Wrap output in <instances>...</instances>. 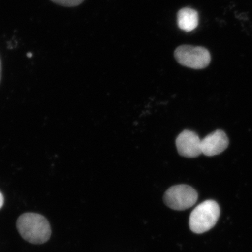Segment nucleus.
I'll return each mask as SVG.
<instances>
[{"label":"nucleus","instance_id":"8","mask_svg":"<svg viewBox=\"0 0 252 252\" xmlns=\"http://www.w3.org/2000/svg\"><path fill=\"white\" fill-rule=\"evenodd\" d=\"M56 4L61 5L67 7L79 6L81 3L84 2V0H51Z\"/></svg>","mask_w":252,"mask_h":252},{"label":"nucleus","instance_id":"7","mask_svg":"<svg viewBox=\"0 0 252 252\" xmlns=\"http://www.w3.org/2000/svg\"><path fill=\"white\" fill-rule=\"evenodd\" d=\"M177 25L182 31H193L198 26V14L197 11L191 8H183L177 13Z\"/></svg>","mask_w":252,"mask_h":252},{"label":"nucleus","instance_id":"10","mask_svg":"<svg viewBox=\"0 0 252 252\" xmlns=\"http://www.w3.org/2000/svg\"><path fill=\"white\" fill-rule=\"evenodd\" d=\"M1 60H0V80H1Z\"/></svg>","mask_w":252,"mask_h":252},{"label":"nucleus","instance_id":"2","mask_svg":"<svg viewBox=\"0 0 252 252\" xmlns=\"http://www.w3.org/2000/svg\"><path fill=\"white\" fill-rule=\"evenodd\" d=\"M220 212V205L215 200H207L199 204L190 213V230L196 234H201L211 230L217 224Z\"/></svg>","mask_w":252,"mask_h":252},{"label":"nucleus","instance_id":"4","mask_svg":"<svg viewBox=\"0 0 252 252\" xmlns=\"http://www.w3.org/2000/svg\"><path fill=\"white\" fill-rule=\"evenodd\" d=\"M174 55L180 64L194 69H204L211 61L210 53L202 46L182 45L176 49Z\"/></svg>","mask_w":252,"mask_h":252},{"label":"nucleus","instance_id":"1","mask_svg":"<svg viewBox=\"0 0 252 252\" xmlns=\"http://www.w3.org/2000/svg\"><path fill=\"white\" fill-rule=\"evenodd\" d=\"M16 225L22 238L31 243H45L51 237L49 221L39 214H23L18 218Z\"/></svg>","mask_w":252,"mask_h":252},{"label":"nucleus","instance_id":"9","mask_svg":"<svg viewBox=\"0 0 252 252\" xmlns=\"http://www.w3.org/2000/svg\"><path fill=\"white\" fill-rule=\"evenodd\" d=\"M3 204H4V197H3L2 194L0 192V209L3 206Z\"/></svg>","mask_w":252,"mask_h":252},{"label":"nucleus","instance_id":"6","mask_svg":"<svg viewBox=\"0 0 252 252\" xmlns=\"http://www.w3.org/2000/svg\"><path fill=\"white\" fill-rule=\"evenodd\" d=\"M229 141L223 130H217L209 134L201 140L202 154L207 157H214L224 152Z\"/></svg>","mask_w":252,"mask_h":252},{"label":"nucleus","instance_id":"3","mask_svg":"<svg viewBox=\"0 0 252 252\" xmlns=\"http://www.w3.org/2000/svg\"><path fill=\"white\" fill-rule=\"evenodd\" d=\"M198 198L196 190L189 185H175L164 194V203L174 210L182 211L193 207Z\"/></svg>","mask_w":252,"mask_h":252},{"label":"nucleus","instance_id":"5","mask_svg":"<svg viewBox=\"0 0 252 252\" xmlns=\"http://www.w3.org/2000/svg\"><path fill=\"white\" fill-rule=\"evenodd\" d=\"M176 147L178 153L184 157L195 158L202 154L201 140L193 131L181 132L176 140Z\"/></svg>","mask_w":252,"mask_h":252},{"label":"nucleus","instance_id":"11","mask_svg":"<svg viewBox=\"0 0 252 252\" xmlns=\"http://www.w3.org/2000/svg\"><path fill=\"white\" fill-rule=\"evenodd\" d=\"M32 56V54H28V57L31 58Z\"/></svg>","mask_w":252,"mask_h":252}]
</instances>
